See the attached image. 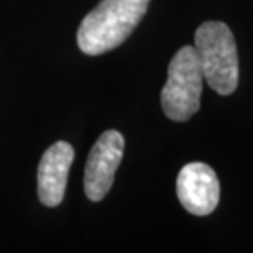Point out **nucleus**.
Returning a JSON list of instances; mask_svg holds the SVG:
<instances>
[{
	"mask_svg": "<svg viewBox=\"0 0 253 253\" xmlns=\"http://www.w3.org/2000/svg\"><path fill=\"white\" fill-rule=\"evenodd\" d=\"M150 0H102L78 30L79 49L90 56L120 46L145 17Z\"/></svg>",
	"mask_w": 253,
	"mask_h": 253,
	"instance_id": "nucleus-1",
	"label": "nucleus"
},
{
	"mask_svg": "<svg viewBox=\"0 0 253 253\" xmlns=\"http://www.w3.org/2000/svg\"><path fill=\"white\" fill-rule=\"evenodd\" d=\"M124 146V135L117 130L104 131L95 141L87 156L84 171V191L90 201H102L109 194L122 161Z\"/></svg>",
	"mask_w": 253,
	"mask_h": 253,
	"instance_id": "nucleus-4",
	"label": "nucleus"
},
{
	"mask_svg": "<svg viewBox=\"0 0 253 253\" xmlns=\"http://www.w3.org/2000/svg\"><path fill=\"white\" fill-rule=\"evenodd\" d=\"M74 160V148L68 141H56L44 151L38 165V196L48 207L63 202L68 173Z\"/></svg>",
	"mask_w": 253,
	"mask_h": 253,
	"instance_id": "nucleus-6",
	"label": "nucleus"
},
{
	"mask_svg": "<svg viewBox=\"0 0 253 253\" xmlns=\"http://www.w3.org/2000/svg\"><path fill=\"white\" fill-rule=\"evenodd\" d=\"M202 74L194 46L178 49L168 66V79L161 90V107L168 119L186 122L201 107Z\"/></svg>",
	"mask_w": 253,
	"mask_h": 253,
	"instance_id": "nucleus-3",
	"label": "nucleus"
},
{
	"mask_svg": "<svg viewBox=\"0 0 253 253\" xmlns=\"http://www.w3.org/2000/svg\"><path fill=\"white\" fill-rule=\"evenodd\" d=\"M194 48L211 89L230 95L239 85V54L234 33L222 22H206L196 30Z\"/></svg>",
	"mask_w": 253,
	"mask_h": 253,
	"instance_id": "nucleus-2",
	"label": "nucleus"
},
{
	"mask_svg": "<svg viewBox=\"0 0 253 253\" xmlns=\"http://www.w3.org/2000/svg\"><path fill=\"white\" fill-rule=\"evenodd\" d=\"M181 206L192 215H209L220 199V184L215 171L206 163H189L181 168L176 181Z\"/></svg>",
	"mask_w": 253,
	"mask_h": 253,
	"instance_id": "nucleus-5",
	"label": "nucleus"
}]
</instances>
